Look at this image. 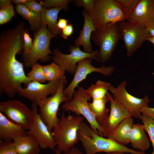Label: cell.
Returning a JSON list of instances; mask_svg holds the SVG:
<instances>
[{
    "instance_id": "obj_1",
    "label": "cell",
    "mask_w": 154,
    "mask_h": 154,
    "mask_svg": "<svg viewBox=\"0 0 154 154\" xmlns=\"http://www.w3.org/2000/svg\"><path fill=\"white\" fill-rule=\"evenodd\" d=\"M24 40L21 34L7 32L0 36V93L10 99L17 94V90L24 84L31 82L26 75L23 63L16 58L23 50Z\"/></svg>"
},
{
    "instance_id": "obj_2",
    "label": "cell",
    "mask_w": 154,
    "mask_h": 154,
    "mask_svg": "<svg viewBox=\"0 0 154 154\" xmlns=\"http://www.w3.org/2000/svg\"><path fill=\"white\" fill-rule=\"evenodd\" d=\"M78 136L85 151V154H95L102 152L109 153L121 152L131 154H146L130 149L114 139L97 134L84 121L78 129Z\"/></svg>"
},
{
    "instance_id": "obj_3",
    "label": "cell",
    "mask_w": 154,
    "mask_h": 154,
    "mask_svg": "<svg viewBox=\"0 0 154 154\" xmlns=\"http://www.w3.org/2000/svg\"><path fill=\"white\" fill-rule=\"evenodd\" d=\"M84 118L81 116L62 113L58 123L51 132L56 144V149L62 152L68 151L79 141L78 131Z\"/></svg>"
},
{
    "instance_id": "obj_4",
    "label": "cell",
    "mask_w": 154,
    "mask_h": 154,
    "mask_svg": "<svg viewBox=\"0 0 154 154\" xmlns=\"http://www.w3.org/2000/svg\"><path fill=\"white\" fill-rule=\"evenodd\" d=\"M129 13L116 0H95L90 15L97 29H102L108 25L125 21Z\"/></svg>"
},
{
    "instance_id": "obj_5",
    "label": "cell",
    "mask_w": 154,
    "mask_h": 154,
    "mask_svg": "<svg viewBox=\"0 0 154 154\" xmlns=\"http://www.w3.org/2000/svg\"><path fill=\"white\" fill-rule=\"evenodd\" d=\"M120 39L118 23L109 24L103 29L93 31L91 40L99 48L96 60L102 63L108 61Z\"/></svg>"
},
{
    "instance_id": "obj_6",
    "label": "cell",
    "mask_w": 154,
    "mask_h": 154,
    "mask_svg": "<svg viewBox=\"0 0 154 154\" xmlns=\"http://www.w3.org/2000/svg\"><path fill=\"white\" fill-rule=\"evenodd\" d=\"M73 92V97L70 101L64 103L62 106V110L74 113L76 116H81L86 119L90 126L97 134L104 137L102 127L96 121L94 115L90 110L88 105V101L92 98L85 93L82 86L78 87Z\"/></svg>"
},
{
    "instance_id": "obj_7",
    "label": "cell",
    "mask_w": 154,
    "mask_h": 154,
    "mask_svg": "<svg viewBox=\"0 0 154 154\" xmlns=\"http://www.w3.org/2000/svg\"><path fill=\"white\" fill-rule=\"evenodd\" d=\"M57 35L52 34L48 30L46 25L42 24L40 29L34 33L33 46L30 52L23 57L24 66L26 68L31 67L39 60L45 62L50 58L49 54L54 53L50 50V40Z\"/></svg>"
},
{
    "instance_id": "obj_8",
    "label": "cell",
    "mask_w": 154,
    "mask_h": 154,
    "mask_svg": "<svg viewBox=\"0 0 154 154\" xmlns=\"http://www.w3.org/2000/svg\"><path fill=\"white\" fill-rule=\"evenodd\" d=\"M67 82L65 76L56 93L47 97L39 106L38 114L51 132L60 120L57 115L60 105L63 102L70 101L63 93Z\"/></svg>"
},
{
    "instance_id": "obj_9",
    "label": "cell",
    "mask_w": 154,
    "mask_h": 154,
    "mask_svg": "<svg viewBox=\"0 0 154 154\" xmlns=\"http://www.w3.org/2000/svg\"><path fill=\"white\" fill-rule=\"evenodd\" d=\"M120 39L123 41L126 55L131 56L151 37L145 27L135 23L124 21L118 23Z\"/></svg>"
},
{
    "instance_id": "obj_10",
    "label": "cell",
    "mask_w": 154,
    "mask_h": 154,
    "mask_svg": "<svg viewBox=\"0 0 154 154\" xmlns=\"http://www.w3.org/2000/svg\"><path fill=\"white\" fill-rule=\"evenodd\" d=\"M0 112L11 121L28 130L34 120V114L24 103L17 100L0 102Z\"/></svg>"
},
{
    "instance_id": "obj_11",
    "label": "cell",
    "mask_w": 154,
    "mask_h": 154,
    "mask_svg": "<svg viewBox=\"0 0 154 154\" xmlns=\"http://www.w3.org/2000/svg\"><path fill=\"white\" fill-rule=\"evenodd\" d=\"M126 81H123L116 88L111 85L109 91L112 94L113 98L121 104L132 117L141 119L140 110L143 107L148 106L149 98L147 95L139 98L130 94L126 90Z\"/></svg>"
},
{
    "instance_id": "obj_12",
    "label": "cell",
    "mask_w": 154,
    "mask_h": 154,
    "mask_svg": "<svg viewBox=\"0 0 154 154\" xmlns=\"http://www.w3.org/2000/svg\"><path fill=\"white\" fill-rule=\"evenodd\" d=\"M68 51L69 54H65L58 49H54L52 58L53 62L59 66L64 72L67 71L71 74H74L79 62L88 58L96 60L98 54V50L87 53L81 50L80 47L74 45H71Z\"/></svg>"
},
{
    "instance_id": "obj_13",
    "label": "cell",
    "mask_w": 154,
    "mask_h": 154,
    "mask_svg": "<svg viewBox=\"0 0 154 154\" xmlns=\"http://www.w3.org/2000/svg\"><path fill=\"white\" fill-rule=\"evenodd\" d=\"M63 79L50 81L45 84L31 82L25 88L22 87L19 88L17 90V94L19 96L30 100L32 104L39 106L48 95L52 96L56 93Z\"/></svg>"
},
{
    "instance_id": "obj_14",
    "label": "cell",
    "mask_w": 154,
    "mask_h": 154,
    "mask_svg": "<svg viewBox=\"0 0 154 154\" xmlns=\"http://www.w3.org/2000/svg\"><path fill=\"white\" fill-rule=\"evenodd\" d=\"M92 59L88 58L78 63L73 79L63 91L64 94L70 101L73 98V92L75 88L79 87L78 84L85 79L89 74L93 72H97L107 76H111L113 73L114 69L113 66H110L106 67L103 66L96 68L92 65Z\"/></svg>"
},
{
    "instance_id": "obj_15",
    "label": "cell",
    "mask_w": 154,
    "mask_h": 154,
    "mask_svg": "<svg viewBox=\"0 0 154 154\" xmlns=\"http://www.w3.org/2000/svg\"><path fill=\"white\" fill-rule=\"evenodd\" d=\"M37 106L32 104V110L34 114L33 124L27 131L37 141L41 149L49 148L54 151L56 149V143L51 132L40 118Z\"/></svg>"
},
{
    "instance_id": "obj_16",
    "label": "cell",
    "mask_w": 154,
    "mask_h": 154,
    "mask_svg": "<svg viewBox=\"0 0 154 154\" xmlns=\"http://www.w3.org/2000/svg\"><path fill=\"white\" fill-rule=\"evenodd\" d=\"M108 95L110 102V113L104 120L101 126L104 137L107 138L123 120L127 117H132L127 110L115 100L109 92Z\"/></svg>"
},
{
    "instance_id": "obj_17",
    "label": "cell",
    "mask_w": 154,
    "mask_h": 154,
    "mask_svg": "<svg viewBox=\"0 0 154 154\" xmlns=\"http://www.w3.org/2000/svg\"><path fill=\"white\" fill-rule=\"evenodd\" d=\"M126 20L145 27L148 23L154 22V0H138Z\"/></svg>"
},
{
    "instance_id": "obj_18",
    "label": "cell",
    "mask_w": 154,
    "mask_h": 154,
    "mask_svg": "<svg viewBox=\"0 0 154 154\" xmlns=\"http://www.w3.org/2000/svg\"><path fill=\"white\" fill-rule=\"evenodd\" d=\"M84 23L80 31L79 35L75 40L74 46L80 47L82 46L83 51L90 53L93 51L91 37L92 32L96 29L94 27L90 15L84 10L82 12Z\"/></svg>"
},
{
    "instance_id": "obj_19",
    "label": "cell",
    "mask_w": 154,
    "mask_h": 154,
    "mask_svg": "<svg viewBox=\"0 0 154 154\" xmlns=\"http://www.w3.org/2000/svg\"><path fill=\"white\" fill-rule=\"evenodd\" d=\"M26 130L11 121L0 112V140L13 141L15 137L27 134Z\"/></svg>"
},
{
    "instance_id": "obj_20",
    "label": "cell",
    "mask_w": 154,
    "mask_h": 154,
    "mask_svg": "<svg viewBox=\"0 0 154 154\" xmlns=\"http://www.w3.org/2000/svg\"><path fill=\"white\" fill-rule=\"evenodd\" d=\"M15 149L19 154H39L40 148L36 139L28 133L13 139Z\"/></svg>"
},
{
    "instance_id": "obj_21",
    "label": "cell",
    "mask_w": 154,
    "mask_h": 154,
    "mask_svg": "<svg viewBox=\"0 0 154 154\" xmlns=\"http://www.w3.org/2000/svg\"><path fill=\"white\" fill-rule=\"evenodd\" d=\"M143 125L134 124L130 139L131 146L137 151L144 152L150 147V140L146 135Z\"/></svg>"
},
{
    "instance_id": "obj_22",
    "label": "cell",
    "mask_w": 154,
    "mask_h": 154,
    "mask_svg": "<svg viewBox=\"0 0 154 154\" xmlns=\"http://www.w3.org/2000/svg\"><path fill=\"white\" fill-rule=\"evenodd\" d=\"M133 123L132 117L121 122L108 137L124 145L129 143V139Z\"/></svg>"
},
{
    "instance_id": "obj_23",
    "label": "cell",
    "mask_w": 154,
    "mask_h": 154,
    "mask_svg": "<svg viewBox=\"0 0 154 154\" xmlns=\"http://www.w3.org/2000/svg\"><path fill=\"white\" fill-rule=\"evenodd\" d=\"M64 10L63 7L46 9L43 7L40 13L42 25H46L49 31L55 35H60L62 30L57 27L58 15L60 11Z\"/></svg>"
},
{
    "instance_id": "obj_24",
    "label": "cell",
    "mask_w": 154,
    "mask_h": 154,
    "mask_svg": "<svg viewBox=\"0 0 154 154\" xmlns=\"http://www.w3.org/2000/svg\"><path fill=\"white\" fill-rule=\"evenodd\" d=\"M108 93L106 96L102 99L92 100V102H88L90 110L95 116L97 122L101 126L104 120L108 116L109 111L108 108L106 106V104L109 101Z\"/></svg>"
},
{
    "instance_id": "obj_25",
    "label": "cell",
    "mask_w": 154,
    "mask_h": 154,
    "mask_svg": "<svg viewBox=\"0 0 154 154\" xmlns=\"http://www.w3.org/2000/svg\"><path fill=\"white\" fill-rule=\"evenodd\" d=\"M15 9L18 13L28 21L32 31L35 32L40 29L42 25L40 13L30 11L23 4L17 5Z\"/></svg>"
},
{
    "instance_id": "obj_26",
    "label": "cell",
    "mask_w": 154,
    "mask_h": 154,
    "mask_svg": "<svg viewBox=\"0 0 154 154\" xmlns=\"http://www.w3.org/2000/svg\"><path fill=\"white\" fill-rule=\"evenodd\" d=\"M112 85L109 83L100 80L98 81L87 89H84L86 93L90 96L92 100L102 99L106 96Z\"/></svg>"
},
{
    "instance_id": "obj_27",
    "label": "cell",
    "mask_w": 154,
    "mask_h": 154,
    "mask_svg": "<svg viewBox=\"0 0 154 154\" xmlns=\"http://www.w3.org/2000/svg\"><path fill=\"white\" fill-rule=\"evenodd\" d=\"M43 72L46 81L49 82L61 80L65 76L64 72L54 62L43 66Z\"/></svg>"
},
{
    "instance_id": "obj_28",
    "label": "cell",
    "mask_w": 154,
    "mask_h": 154,
    "mask_svg": "<svg viewBox=\"0 0 154 154\" xmlns=\"http://www.w3.org/2000/svg\"><path fill=\"white\" fill-rule=\"evenodd\" d=\"M43 66L37 62L31 67L27 76L31 82L43 84L46 81L43 71Z\"/></svg>"
},
{
    "instance_id": "obj_29",
    "label": "cell",
    "mask_w": 154,
    "mask_h": 154,
    "mask_svg": "<svg viewBox=\"0 0 154 154\" xmlns=\"http://www.w3.org/2000/svg\"><path fill=\"white\" fill-rule=\"evenodd\" d=\"M141 120L145 131L149 135L153 148L151 154H154V120L151 118L142 114Z\"/></svg>"
},
{
    "instance_id": "obj_30",
    "label": "cell",
    "mask_w": 154,
    "mask_h": 154,
    "mask_svg": "<svg viewBox=\"0 0 154 154\" xmlns=\"http://www.w3.org/2000/svg\"><path fill=\"white\" fill-rule=\"evenodd\" d=\"M72 0H44L40 1L43 7L49 9L52 8L62 7L67 11L68 4L73 1Z\"/></svg>"
},
{
    "instance_id": "obj_31",
    "label": "cell",
    "mask_w": 154,
    "mask_h": 154,
    "mask_svg": "<svg viewBox=\"0 0 154 154\" xmlns=\"http://www.w3.org/2000/svg\"><path fill=\"white\" fill-rule=\"evenodd\" d=\"M15 16L13 6L11 4L8 7L0 9V25L9 22Z\"/></svg>"
},
{
    "instance_id": "obj_32",
    "label": "cell",
    "mask_w": 154,
    "mask_h": 154,
    "mask_svg": "<svg viewBox=\"0 0 154 154\" xmlns=\"http://www.w3.org/2000/svg\"><path fill=\"white\" fill-rule=\"evenodd\" d=\"M0 154H19L17 151L13 141L0 140Z\"/></svg>"
},
{
    "instance_id": "obj_33",
    "label": "cell",
    "mask_w": 154,
    "mask_h": 154,
    "mask_svg": "<svg viewBox=\"0 0 154 154\" xmlns=\"http://www.w3.org/2000/svg\"><path fill=\"white\" fill-rule=\"evenodd\" d=\"M24 47L23 57L28 55L31 52L33 46L32 38L31 37L28 30L25 29L23 34Z\"/></svg>"
},
{
    "instance_id": "obj_34",
    "label": "cell",
    "mask_w": 154,
    "mask_h": 154,
    "mask_svg": "<svg viewBox=\"0 0 154 154\" xmlns=\"http://www.w3.org/2000/svg\"><path fill=\"white\" fill-rule=\"evenodd\" d=\"M73 1L75 5L83 7L84 11L90 15L91 14L94 8L95 0H76Z\"/></svg>"
},
{
    "instance_id": "obj_35",
    "label": "cell",
    "mask_w": 154,
    "mask_h": 154,
    "mask_svg": "<svg viewBox=\"0 0 154 154\" xmlns=\"http://www.w3.org/2000/svg\"><path fill=\"white\" fill-rule=\"evenodd\" d=\"M116 0L129 13V15L134 8L138 1V0Z\"/></svg>"
},
{
    "instance_id": "obj_36",
    "label": "cell",
    "mask_w": 154,
    "mask_h": 154,
    "mask_svg": "<svg viewBox=\"0 0 154 154\" xmlns=\"http://www.w3.org/2000/svg\"><path fill=\"white\" fill-rule=\"evenodd\" d=\"M25 7L30 11L37 13H40L43 7L40 3H38L36 1L33 0L25 5Z\"/></svg>"
},
{
    "instance_id": "obj_37",
    "label": "cell",
    "mask_w": 154,
    "mask_h": 154,
    "mask_svg": "<svg viewBox=\"0 0 154 154\" xmlns=\"http://www.w3.org/2000/svg\"><path fill=\"white\" fill-rule=\"evenodd\" d=\"M74 31L73 25L71 23H69L62 31L60 34L61 36L65 40L71 36Z\"/></svg>"
},
{
    "instance_id": "obj_38",
    "label": "cell",
    "mask_w": 154,
    "mask_h": 154,
    "mask_svg": "<svg viewBox=\"0 0 154 154\" xmlns=\"http://www.w3.org/2000/svg\"><path fill=\"white\" fill-rule=\"evenodd\" d=\"M140 112L142 115L147 116L154 120V107L145 106L141 109Z\"/></svg>"
},
{
    "instance_id": "obj_39",
    "label": "cell",
    "mask_w": 154,
    "mask_h": 154,
    "mask_svg": "<svg viewBox=\"0 0 154 154\" xmlns=\"http://www.w3.org/2000/svg\"><path fill=\"white\" fill-rule=\"evenodd\" d=\"M54 152V154H84L78 148L74 147L66 152H62L56 149Z\"/></svg>"
},
{
    "instance_id": "obj_40",
    "label": "cell",
    "mask_w": 154,
    "mask_h": 154,
    "mask_svg": "<svg viewBox=\"0 0 154 154\" xmlns=\"http://www.w3.org/2000/svg\"><path fill=\"white\" fill-rule=\"evenodd\" d=\"M68 22V21L67 19L59 17L57 24V27L59 29L62 31L67 25Z\"/></svg>"
},
{
    "instance_id": "obj_41",
    "label": "cell",
    "mask_w": 154,
    "mask_h": 154,
    "mask_svg": "<svg viewBox=\"0 0 154 154\" xmlns=\"http://www.w3.org/2000/svg\"><path fill=\"white\" fill-rule=\"evenodd\" d=\"M145 28L150 36L154 37V22L147 23L146 25Z\"/></svg>"
},
{
    "instance_id": "obj_42",
    "label": "cell",
    "mask_w": 154,
    "mask_h": 154,
    "mask_svg": "<svg viewBox=\"0 0 154 154\" xmlns=\"http://www.w3.org/2000/svg\"><path fill=\"white\" fill-rule=\"evenodd\" d=\"M12 1L10 0H0V7L1 8H5L9 6L11 4Z\"/></svg>"
},
{
    "instance_id": "obj_43",
    "label": "cell",
    "mask_w": 154,
    "mask_h": 154,
    "mask_svg": "<svg viewBox=\"0 0 154 154\" xmlns=\"http://www.w3.org/2000/svg\"><path fill=\"white\" fill-rule=\"evenodd\" d=\"M33 0H13L12 2L17 5L19 4L25 5L26 3L32 1Z\"/></svg>"
},
{
    "instance_id": "obj_44",
    "label": "cell",
    "mask_w": 154,
    "mask_h": 154,
    "mask_svg": "<svg viewBox=\"0 0 154 154\" xmlns=\"http://www.w3.org/2000/svg\"><path fill=\"white\" fill-rule=\"evenodd\" d=\"M149 41L152 43L154 45V37H149L145 38V41Z\"/></svg>"
},
{
    "instance_id": "obj_45",
    "label": "cell",
    "mask_w": 154,
    "mask_h": 154,
    "mask_svg": "<svg viewBox=\"0 0 154 154\" xmlns=\"http://www.w3.org/2000/svg\"><path fill=\"white\" fill-rule=\"evenodd\" d=\"M125 153L121 152H114L111 153L110 154H124Z\"/></svg>"
}]
</instances>
